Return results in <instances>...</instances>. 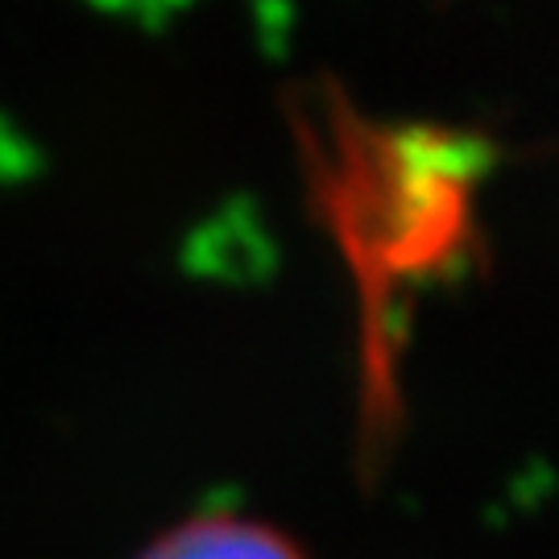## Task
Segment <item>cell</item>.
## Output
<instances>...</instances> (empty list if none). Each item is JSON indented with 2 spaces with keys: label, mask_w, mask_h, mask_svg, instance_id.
Here are the masks:
<instances>
[{
  "label": "cell",
  "mask_w": 559,
  "mask_h": 559,
  "mask_svg": "<svg viewBox=\"0 0 559 559\" xmlns=\"http://www.w3.org/2000/svg\"><path fill=\"white\" fill-rule=\"evenodd\" d=\"M328 212L360 274L369 307L365 360V443H381L399 419L394 385V299L411 282L452 265L468 224V162L456 145L394 133L336 141Z\"/></svg>",
  "instance_id": "6da1fadb"
},
{
  "label": "cell",
  "mask_w": 559,
  "mask_h": 559,
  "mask_svg": "<svg viewBox=\"0 0 559 559\" xmlns=\"http://www.w3.org/2000/svg\"><path fill=\"white\" fill-rule=\"evenodd\" d=\"M133 559H311L274 522L240 510H203L166 526Z\"/></svg>",
  "instance_id": "7a4b0ae2"
}]
</instances>
